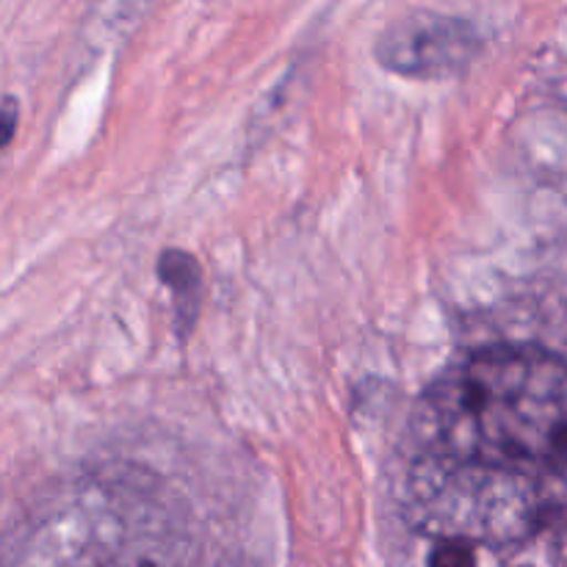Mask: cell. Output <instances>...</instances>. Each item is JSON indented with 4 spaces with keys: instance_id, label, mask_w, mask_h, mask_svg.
I'll list each match as a JSON object with an SVG mask.
<instances>
[{
    "instance_id": "obj_3",
    "label": "cell",
    "mask_w": 567,
    "mask_h": 567,
    "mask_svg": "<svg viewBox=\"0 0 567 567\" xmlns=\"http://www.w3.org/2000/svg\"><path fill=\"white\" fill-rule=\"evenodd\" d=\"M0 567H203V548L175 493L122 465L50 491L11 532Z\"/></svg>"
},
{
    "instance_id": "obj_2",
    "label": "cell",
    "mask_w": 567,
    "mask_h": 567,
    "mask_svg": "<svg viewBox=\"0 0 567 567\" xmlns=\"http://www.w3.org/2000/svg\"><path fill=\"white\" fill-rule=\"evenodd\" d=\"M432 454L559 474L567 465V360L540 347H487L426 393Z\"/></svg>"
},
{
    "instance_id": "obj_5",
    "label": "cell",
    "mask_w": 567,
    "mask_h": 567,
    "mask_svg": "<svg viewBox=\"0 0 567 567\" xmlns=\"http://www.w3.org/2000/svg\"><path fill=\"white\" fill-rule=\"evenodd\" d=\"M158 275L175 299V313L181 330H192L199 310V291H203V275L199 264L192 255L181 249H166L158 260Z\"/></svg>"
},
{
    "instance_id": "obj_6",
    "label": "cell",
    "mask_w": 567,
    "mask_h": 567,
    "mask_svg": "<svg viewBox=\"0 0 567 567\" xmlns=\"http://www.w3.org/2000/svg\"><path fill=\"white\" fill-rule=\"evenodd\" d=\"M150 6L153 0H94L83 37L97 48L120 42L144 20Z\"/></svg>"
},
{
    "instance_id": "obj_1",
    "label": "cell",
    "mask_w": 567,
    "mask_h": 567,
    "mask_svg": "<svg viewBox=\"0 0 567 567\" xmlns=\"http://www.w3.org/2000/svg\"><path fill=\"white\" fill-rule=\"evenodd\" d=\"M551 474L426 452L410 471L404 526L419 567H567V504Z\"/></svg>"
},
{
    "instance_id": "obj_7",
    "label": "cell",
    "mask_w": 567,
    "mask_h": 567,
    "mask_svg": "<svg viewBox=\"0 0 567 567\" xmlns=\"http://www.w3.org/2000/svg\"><path fill=\"white\" fill-rule=\"evenodd\" d=\"M17 127V103L14 100H0V147L14 138Z\"/></svg>"
},
{
    "instance_id": "obj_4",
    "label": "cell",
    "mask_w": 567,
    "mask_h": 567,
    "mask_svg": "<svg viewBox=\"0 0 567 567\" xmlns=\"http://www.w3.org/2000/svg\"><path fill=\"white\" fill-rule=\"evenodd\" d=\"M482 37L474 22L441 11H413L380 33L374 55L388 72L415 81H443L474 64Z\"/></svg>"
}]
</instances>
